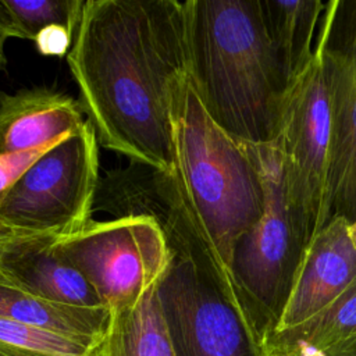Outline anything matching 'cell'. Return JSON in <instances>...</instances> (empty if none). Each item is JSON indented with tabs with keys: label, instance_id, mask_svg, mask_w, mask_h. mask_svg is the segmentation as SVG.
Returning a JSON list of instances; mask_svg holds the SVG:
<instances>
[{
	"label": "cell",
	"instance_id": "6da1fadb",
	"mask_svg": "<svg viewBox=\"0 0 356 356\" xmlns=\"http://www.w3.org/2000/svg\"><path fill=\"white\" fill-rule=\"evenodd\" d=\"M67 63L104 147L177 168L175 114L188 82L184 1L85 0Z\"/></svg>",
	"mask_w": 356,
	"mask_h": 356
},
{
	"label": "cell",
	"instance_id": "7a4b0ae2",
	"mask_svg": "<svg viewBox=\"0 0 356 356\" xmlns=\"http://www.w3.org/2000/svg\"><path fill=\"white\" fill-rule=\"evenodd\" d=\"M188 82L228 135L270 143L281 135L291 81L271 44L260 0L184 1Z\"/></svg>",
	"mask_w": 356,
	"mask_h": 356
},
{
	"label": "cell",
	"instance_id": "3957f363",
	"mask_svg": "<svg viewBox=\"0 0 356 356\" xmlns=\"http://www.w3.org/2000/svg\"><path fill=\"white\" fill-rule=\"evenodd\" d=\"M174 132L177 170L228 270L236 241L264 211L260 172L245 142L209 117L189 82L177 107Z\"/></svg>",
	"mask_w": 356,
	"mask_h": 356
},
{
	"label": "cell",
	"instance_id": "277c9868",
	"mask_svg": "<svg viewBox=\"0 0 356 356\" xmlns=\"http://www.w3.org/2000/svg\"><path fill=\"white\" fill-rule=\"evenodd\" d=\"M245 146L264 188L261 218L236 241L228 266L239 309L263 343L278 330L305 257L288 214L281 139Z\"/></svg>",
	"mask_w": 356,
	"mask_h": 356
},
{
	"label": "cell",
	"instance_id": "5b68a950",
	"mask_svg": "<svg viewBox=\"0 0 356 356\" xmlns=\"http://www.w3.org/2000/svg\"><path fill=\"white\" fill-rule=\"evenodd\" d=\"M99 177L97 136L86 120L19 174L0 207V227L19 236L78 234L92 221Z\"/></svg>",
	"mask_w": 356,
	"mask_h": 356
},
{
	"label": "cell",
	"instance_id": "8992f818",
	"mask_svg": "<svg viewBox=\"0 0 356 356\" xmlns=\"http://www.w3.org/2000/svg\"><path fill=\"white\" fill-rule=\"evenodd\" d=\"M280 139L288 214L296 236L307 249L330 220V96L316 49L313 61L291 88Z\"/></svg>",
	"mask_w": 356,
	"mask_h": 356
},
{
	"label": "cell",
	"instance_id": "52a82bcc",
	"mask_svg": "<svg viewBox=\"0 0 356 356\" xmlns=\"http://www.w3.org/2000/svg\"><path fill=\"white\" fill-rule=\"evenodd\" d=\"M157 295L175 356H264L228 278L174 259Z\"/></svg>",
	"mask_w": 356,
	"mask_h": 356
},
{
	"label": "cell",
	"instance_id": "ba28073f",
	"mask_svg": "<svg viewBox=\"0 0 356 356\" xmlns=\"http://www.w3.org/2000/svg\"><path fill=\"white\" fill-rule=\"evenodd\" d=\"M54 249L96 289L110 312L135 305L174 260L161 229L147 218L90 221Z\"/></svg>",
	"mask_w": 356,
	"mask_h": 356
},
{
	"label": "cell",
	"instance_id": "9c48e42d",
	"mask_svg": "<svg viewBox=\"0 0 356 356\" xmlns=\"http://www.w3.org/2000/svg\"><path fill=\"white\" fill-rule=\"evenodd\" d=\"M93 211H104L114 218L152 220L161 229L174 259L229 280L177 168L165 171L129 161L127 167L104 171L99 177Z\"/></svg>",
	"mask_w": 356,
	"mask_h": 356
},
{
	"label": "cell",
	"instance_id": "30bf717a",
	"mask_svg": "<svg viewBox=\"0 0 356 356\" xmlns=\"http://www.w3.org/2000/svg\"><path fill=\"white\" fill-rule=\"evenodd\" d=\"M316 51L328 85L331 143L327 203L330 220L356 227V0L325 3ZM328 220V221H330Z\"/></svg>",
	"mask_w": 356,
	"mask_h": 356
},
{
	"label": "cell",
	"instance_id": "8fae6325",
	"mask_svg": "<svg viewBox=\"0 0 356 356\" xmlns=\"http://www.w3.org/2000/svg\"><path fill=\"white\" fill-rule=\"evenodd\" d=\"M356 280V235L332 217L312 239L278 330L295 327L335 300ZM277 330V331H278Z\"/></svg>",
	"mask_w": 356,
	"mask_h": 356
},
{
	"label": "cell",
	"instance_id": "7c38bea8",
	"mask_svg": "<svg viewBox=\"0 0 356 356\" xmlns=\"http://www.w3.org/2000/svg\"><path fill=\"white\" fill-rule=\"evenodd\" d=\"M85 122L79 102L64 92L46 86L0 92V157L51 147Z\"/></svg>",
	"mask_w": 356,
	"mask_h": 356
},
{
	"label": "cell",
	"instance_id": "4fadbf2b",
	"mask_svg": "<svg viewBox=\"0 0 356 356\" xmlns=\"http://www.w3.org/2000/svg\"><path fill=\"white\" fill-rule=\"evenodd\" d=\"M57 241L60 238L51 235L13 239L0 252V271L44 300L79 307H106L90 282L56 252Z\"/></svg>",
	"mask_w": 356,
	"mask_h": 356
},
{
	"label": "cell",
	"instance_id": "5bb4252c",
	"mask_svg": "<svg viewBox=\"0 0 356 356\" xmlns=\"http://www.w3.org/2000/svg\"><path fill=\"white\" fill-rule=\"evenodd\" d=\"M0 318L100 345L107 334L111 312L107 307H79L44 300L0 271Z\"/></svg>",
	"mask_w": 356,
	"mask_h": 356
},
{
	"label": "cell",
	"instance_id": "9a60e30c",
	"mask_svg": "<svg viewBox=\"0 0 356 356\" xmlns=\"http://www.w3.org/2000/svg\"><path fill=\"white\" fill-rule=\"evenodd\" d=\"M356 334V280L309 320L273 332L263 343L264 356H317Z\"/></svg>",
	"mask_w": 356,
	"mask_h": 356
},
{
	"label": "cell",
	"instance_id": "2e32d148",
	"mask_svg": "<svg viewBox=\"0 0 356 356\" xmlns=\"http://www.w3.org/2000/svg\"><path fill=\"white\" fill-rule=\"evenodd\" d=\"M267 36L295 82L314 58L312 39L324 13L320 0H260Z\"/></svg>",
	"mask_w": 356,
	"mask_h": 356
},
{
	"label": "cell",
	"instance_id": "e0dca14e",
	"mask_svg": "<svg viewBox=\"0 0 356 356\" xmlns=\"http://www.w3.org/2000/svg\"><path fill=\"white\" fill-rule=\"evenodd\" d=\"M157 282L135 305L111 312L97 356H175L157 295Z\"/></svg>",
	"mask_w": 356,
	"mask_h": 356
},
{
	"label": "cell",
	"instance_id": "ac0fdd59",
	"mask_svg": "<svg viewBox=\"0 0 356 356\" xmlns=\"http://www.w3.org/2000/svg\"><path fill=\"white\" fill-rule=\"evenodd\" d=\"M21 39L33 40L44 56L71 49L85 0H3Z\"/></svg>",
	"mask_w": 356,
	"mask_h": 356
},
{
	"label": "cell",
	"instance_id": "d6986e66",
	"mask_svg": "<svg viewBox=\"0 0 356 356\" xmlns=\"http://www.w3.org/2000/svg\"><path fill=\"white\" fill-rule=\"evenodd\" d=\"M100 345L0 318V356H97Z\"/></svg>",
	"mask_w": 356,
	"mask_h": 356
},
{
	"label": "cell",
	"instance_id": "ffe728a7",
	"mask_svg": "<svg viewBox=\"0 0 356 356\" xmlns=\"http://www.w3.org/2000/svg\"><path fill=\"white\" fill-rule=\"evenodd\" d=\"M50 149V147H47ZM47 149H39L14 157H0V207L19 174Z\"/></svg>",
	"mask_w": 356,
	"mask_h": 356
},
{
	"label": "cell",
	"instance_id": "44dd1931",
	"mask_svg": "<svg viewBox=\"0 0 356 356\" xmlns=\"http://www.w3.org/2000/svg\"><path fill=\"white\" fill-rule=\"evenodd\" d=\"M10 38H19V31L8 11L4 6L3 0H0V68H6L7 57H6V42Z\"/></svg>",
	"mask_w": 356,
	"mask_h": 356
},
{
	"label": "cell",
	"instance_id": "7402d4cb",
	"mask_svg": "<svg viewBox=\"0 0 356 356\" xmlns=\"http://www.w3.org/2000/svg\"><path fill=\"white\" fill-rule=\"evenodd\" d=\"M317 356H356V334L332 345Z\"/></svg>",
	"mask_w": 356,
	"mask_h": 356
},
{
	"label": "cell",
	"instance_id": "603a6c76",
	"mask_svg": "<svg viewBox=\"0 0 356 356\" xmlns=\"http://www.w3.org/2000/svg\"><path fill=\"white\" fill-rule=\"evenodd\" d=\"M17 238H21V236H19V235H15V234L10 232L8 229L0 227V252H1V249H3L4 245H7L8 242H11L13 239H17Z\"/></svg>",
	"mask_w": 356,
	"mask_h": 356
}]
</instances>
